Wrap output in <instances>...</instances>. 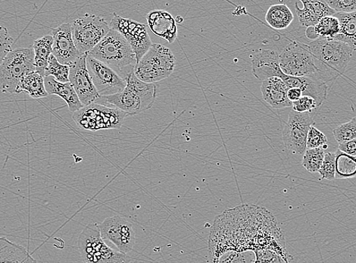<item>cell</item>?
<instances>
[{
    "label": "cell",
    "mask_w": 356,
    "mask_h": 263,
    "mask_svg": "<svg viewBox=\"0 0 356 263\" xmlns=\"http://www.w3.org/2000/svg\"><path fill=\"white\" fill-rule=\"evenodd\" d=\"M336 13H350L356 11V0H326Z\"/></svg>",
    "instance_id": "37"
},
{
    "label": "cell",
    "mask_w": 356,
    "mask_h": 263,
    "mask_svg": "<svg viewBox=\"0 0 356 263\" xmlns=\"http://www.w3.org/2000/svg\"><path fill=\"white\" fill-rule=\"evenodd\" d=\"M27 93L35 99L48 97L44 76L36 71L25 74L16 89V93Z\"/></svg>",
    "instance_id": "23"
},
{
    "label": "cell",
    "mask_w": 356,
    "mask_h": 263,
    "mask_svg": "<svg viewBox=\"0 0 356 263\" xmlns=\"http://www.w3.org/2000/svg\"><path fill=\"white\" fill-rule=\"evenodd\" d=\"M325 144H327V136L312 125L308 133L307 149L323 148Z\"/></svg>",
    "instance_id": "35"
},
{
    "label": "cell",
    "mask_w": 356,
    "mask_h": 263,
    "mask_svg": "<svg viewBox=\"0 0 356 263\" xmlns=\"http://www.w3.org/2000/svg\"><path fill=\"white\" fill-rule=\"evenodd\" d=\"M334 137L339 143H343L356 138V122L352 120L337 127L333 131Z\"/></svg>",
    "instance_id": "32"
},
{
    "label": "cell",
    "mask_w": 356,
    "mask_h": 263,
    "mask_svg": "<svg viewBox=\"0 0 356 263\" xmlns=\"http://www.w3.org/2000/svg\"><path fill=\"white\" fill-rule=\"evenodd\" d=\"M70 66L62 64L58 59L51 54L48 65L45 72V76H53L60 82L70 81Z\"/></svg>",
    "instance_id": "31"
},
{
    "label": "cell",
    "mask_w": 356,
    "mask_h": 263,
    "mask_svg": "<svg viewBox=\"0 0 356 263\" xmlns=\"http://www.w3.org/2000/svg\"><path fill=\"white\" fill-rule=\"evenodd\" d=\"M126 81V87L122 91L99 97L96 103L120 109L129 116L145 112L154 106L157 96L155 83L141 81L134 72L127 76Z\"/></svg>",
    "instance_id": "3"
},
{
    "label": "cell",
    "mask_w": 356,
    "mask_h": 263,
    "mask_svg": "<svg viewBox=\"0 0 356 263\" xmlns=\"http://www.w3.org/2000/svg\"><path fill=\"white\" fill-rule=\"evenodd\" d=\"M87 65L100 97L115 95L126 87V79L98 59L88 55Z\"/></svg>",
    "instance_id": "14"
},
{
    "label": "cell",
    "mask_w": 356,
    "mask_h": 263,
    "mask_svg": "<svg viewBox=\"0 0 356 263\" xmlns=\"http://www.w3.org/2000/svg\"><path fill=\"white\" fill-rule=\"evenodd\" d=\"M147 26L156 36L169 44H173L177 37L176 20L172 14L164 10H154L147 15Z\"/></svg>",
    "instance_id": "19"
},
{
    "label": "cell",
    "mask_w": 356,
    "mask_h": 263,
    "mask_svg": "<svg viewBox=\"0 0 356 263\" xmlns=\"http://www.w3.org/2000/svg\"><path fill=\"white\" fill-rule=\"evenodd\" d=\"M353 120L356 122V117L353 118Z\"/></svg>",
    "instance_id": "42"
},
{
    "label": "cell",
    "mask_w": 356,
    "mask_h": 263,
    "mask_svg": "<svg viewBox=\"0 0 356 263\" xmlns=\"http://www.w3.org/2000/svg\"><path fill=\"white\" fill-rule=\"evenodd\" d=\"M44 82L48 95H56L61 97L69 107L70 112L78 111L83 106L77 93H76L70 81L60 82L53 76H45Z\"/></svg>",
    "instance_id": "22"
},
{
    "label": "cell",
    "mask_w": 356,
    "mask_h": 263,
    "mask_svg": "<svg viewBox=\"0 0 356 263\" xmlns=\"http://www.w3.org/2000/svg\"><path fill=\"white\" fill-rule=\"evenodd\" d=\"M79 250L83 262L121 263L133 261L127 254L108 247L101 236L98 224H90L83 229L79 237Z\"/></svg>",
    "instance_id": "7"
},
{
    "label": "cell",
    "mask_w": 356,
    "mask_h": 263,
    "mask_svg": "<svg viewBox=\"0 0 356 263\" xmlns=\"http://www.w3.org/2000/svg\"><path fill=\"white\" fill-rule=\"evenodd\" d=\"M129 116L122 110L110 106L92 103L72 113V120L83 131L120 129L125 118Z\"/></svg>",
    "instance_id": "5"
},
{
    "label": "cell",
    "mask_w": 356,
    "mask_h": 263,
    "mask_svg": "<svg viewBox=\"0 0 356 263\" xmlns=\"http://www.w3.org/2000/svg\"><path fill=\"white\" fill-rule=\"evenodd\" d=\"M88 55H81L70 66V82L83 106L95 103L100 97L88 69Z\"/></svg>",
    "instance_id": "15"
},
{
    "label": "cell",
    "mask_w": 356,
    "mask_h": 263,
    "mask_svg": "<svg viewBox=\"0 0 356 263\" xmlns=\"http://www.w3.org/2000/svg\"><path fill=\"white\" fill-rule=\"evenodd\" d=\"M71 24L74 45L81 55L88 54L111 29L103 17L92 14L79 17Z\"/></svg>",
    "instance_id": "9"
},
{
    "label": "cell",
    "mask_w": 356,
    "mask_h": 263,
    "mask_svg": "<svg viewBox=\"0 0 356 263\" xmlns=\"http://www.w3.org/2000/svg\"><path fill=\"white\" fill-rule=\"evenodd\" d=\"M336 152L335 180H351L356 177V157L340 150Z\"/></svg>",
    "instance_id": "28"
},
{
    "label": "cell",
    "mask_w": 356,
    "mask_h": 263,
    "mask_svg": "<svg viewBox=\"0 0 356 263\" xmlns=\"http://www.w3.org/2000/svg\"><path fill=\"white\" fill-rule=\"evenodd\" d=\"M302 96V91L298 88H291L288 89L287 97L292 103L293 102L299 99Z\"/></svg>",
    "instance_id": "40"
},
{
    "label": "cell",
    "mask_w": 356,
    "mask_h": 263,
    "mask_svg": "<svg viewBox=\"0 0 356 263\" xmlns=\"http://www.w3.org/2000/svg\"><path fill=\"white\" fill-rule=\"evenodd\" d=\"M287 87L285 82L278 77H271L262 81L261 92L262 98L271 107L282 109L292 107V102L287 97Z\"/></svg>",
    "instance_id": "20"
},
{
    "label": "cell",
    "mask_w": 356,
    "mask_h": 263,
    "mask_svg": "<svg viewBox=\"0 0 356 263\" xmlns=\"http://www.w3.org/2000/svg\"><path fill=\"white\" fill-rule=\"evenodd\" d=\"M89 56L112 67L122 78L134 72L137 58L128 40L121 33L111 29Z\"/></svg>",
    "instance_id": "4"
},
{
    "label": "cell",
    "mask_w": 356,
    "mask_h": 263,
    "mask_svg": "<svg viewBox=\"0 0 356 263\" xmlns=\"http://www.w3.org/2000/svg\"><path fill=\"white\" fill-rule=\"evenodd\" d=\"M341 23V31L334 38L348 45L356 51V11L350 13H335Z\"/></svg>",
    "instance_id": "27"
},
{
    "label": "cell",
    "mask_w": 356,
    "mask_h": 263,
    "mask_svg": "<svg viewBox=\"0 0 356 263\" xmlns=\"http://www.w3.org/2000/svg\"><path fill=\"white\" fill-rule=\"evenodd\" d=\"M175 65L176 58L170 49L152 44L147 52L136 64L134 72L144 82L156 83L172 75Z\"/></svg>",
    "instance_id": "6"
},
{
    "label": "cell",
    "mask_w": 356,
    "mask_h": 263,
    "mask_svg": "<svg viewBox=\"0 0 356 263\" xmlns=\"http://www.w3.org/2000/svg\"><path fill=\"white\" fill-rule=\"evenodd\" d=\"M110 28L120 32L128 40L137 58V63L145 54L152 42L149 35L147 25L113 14Z\"/></svg>",
    "instance_id": "13"
},
{
    "label": "cell",
    "mask_w": 356,
    "mask_h": 263,
    "mask_svg": "<svg viewBox=\"0 0 356 263\" xmlns=\"http://www.w3.org/2000/svg\"><path fill=\"white\" fill-rule=\"evenodd\" d=\"M33 71L36 70L33 48L14 49L0 64V90L16 93L24 76Z\"/></svg>",
    "instance_id": "8"
},
{
    "label": "cell",
    "mask_w": 356,
    "mask_h": 263,
    "mask_svg": "<svg viewBox=\"0 0 356 263\" xmlns=\"http://www.w3.org/2000/svg\"><path fill=\"white\" fill-rule=\"evenodd\" d=\"M52 36L53 55L59 63L72 65L81 55L74 45L71 23H63L53 29Z\"/></svg>",
    "instance_id": "16"
},
{
    "label": "cell",
    "mask_w": 356,
    "mask_h": 263,
    "mask_svg": "<svg viewBox=\"0 0 356 263\" xmlns=\"http://www.w3.org/2000/svg\"><path fill=\"white\" fill-rule=\"evenodd\" d=\"M14 39L10 35L8 29L0 25V64L6 56L13 51Z\"/></svg>",
    "instance_id": "34"
},
{
    "label": "cell",
    "mask_w": 356,
    "mask_h": 263,
    "mask_svg": "<svg viewBox=\"0 0 356 263\" xmlns=\"http://www.w3.org/2000/svg\"><path fill=\"white\" fill-rule=\"evenodd\" d=\"M325 149H307L303 155L302 166L310 173H318L325 159Z\"/></svg>",
    "instance_id": "30"
},
{
    "label": "cell",
    "mask_w": 356,
    "mask_h": 263,
    "mask_svg": "<svg viewBox=\"0 0 356 263\" xmlns=\"http://www.w3.org/2000/svg\"><path fill=\"white\" fill-rule=\"evenodd\" d=\"M252 72L254 77L262 81L271 77H281L284 74L279 63V54L275 50L260 49L252 56Z\"/></svg>",
    "instance_id": "17"
},
{
    "label": "cell",
    "mask_w": 356,
    "mask_h": 263,
    "mask_svg": "<svg viewBox=\"0 0 356 263\" xmlns=\"http://www.w3.org/2000/svg\"><path fill=\"white\" fill-rule=\"evenodd\" d=\"M53 45L54 38L52 35H46L33 42V49L35 52V70L44 77H45L49 57L53 54Z\"/></svg>",
    "instance_id": "25"
},
{
    "label": "cell",
    "mask_w": 356,
    "mask_h": 263,
    "mask_svg": "<svg viewBox=\"0 0 356 263\" xmlns=\"http://www.w3.org/2000/svg\"><path fill=\"white\" fill-rule=\"evenodd\" d=\"M315 99L309 96L302 95L299 99L293 102L292 109L298 113H311L317 109Z\"/></svg>",
    "instance_id": "36"
},
{
    "label": "cell",
    "mask_w": 356,
    "mask_h": 263,
    "mask_svg": "<svg viewBox=\"0 0 356 263\" xmlns=\"http://www.w3.org/2000/svg\"><path fill=\"white\" fill-rule=\"evenodd\" d=\"M98 227L102 237L113 243L118 250L127 255L133 250L136 233L129 221L120 216H113L106 218Z\"/></svg>",
    "instance_id": "12"
},
{
    "label": "cell",
    "mask_w": 356,
    "mask_h": 263,
    "mask_svg": "<svg viewBox=\"0 0 356 263\" xmlns=\"http://www.w3.org/2000/svg\"><path fill=\"white\" fill-rule=\"evenodd\" d=\"M339 150L345 154L356 157V138L339 143Z\"/></svg>",
    "instance_id": "39"
},
{
    "label": "cell",
    "mask_w": 356,
    "mask_h": 263,
    "mask_svg": "<svg viewBox=\"0 0 356 263\" xmlns=\"http://www.w3.org/2000/svg\"><path fill=\"white\" fill-rule=\"evenodd\" d=\"M336 172V152H327L318 173L320 180L334 181Z\"/></svg>",
    "instance_id": "33"
},
{
    "label": "cell",
    "mask_w": 356,
    "mask_h": 263,
    "mask_svg": "<svg viewBox=\"0 0 356 263\" xmlns=\"http://www.w3.org/2000/svg\"><path fill=\"white\" fill-rule=\"evenodd\" d=\"M314 123L309 113H298L292 109L282 132L285 148L295 154L303 156L307 149L308 133Z\"/></svg>",
    "instance_id": "11"
},
{
    "label": "cell",
    "mask_w": 356,
    "mask_h": 263,
    "mask_svg": "<svg viewBox=\"0 0 356 263\" xmlns=\"http://www.w3.org/2000/svg\"><path fill=\"white\" fill-rule=\"evenodd\" d=\"M211 261L218 262L228 252L274 250L285 262L293 260L286 251L285 237L276 218L266 208L241 205L218 216L209 236Z\"/></svg>",
    "instance_id": "1"
},
{
    "label": "cell",
    "mask_w": 356,
    "mask_h": 263,
    "mask_svg": "<svg viewBox=\"0 0 356 263\" xmlns=\"http://www.w3.org/2000/svg\"><path fill=\"white\" fill-rule=\"evenodd\" d=\"M26 248L6 237H0V262H35Z\"/></svg>",
    "instance_id": "24"
},
{
    "label": "cell",
    "mask_w": 356,
    "mask_h": 263,
    "mask_svg": "<svg viewBox=\"0 0 356 263\" xmlns=\"http://www.w3.org/2000/svg\"><path fill=\"white\" fill-rule=\"evenodd\" d=\"M255 254V262H285L282 256L271 250H264L254 253Z\"/></svg>",
    "instance_id": "38"
},
{
    "label": "cell",
    "mask_w": 356,
    "mask_h": 263,
    "mask_svg": "<svg viewBox=\"0 0 356 263\" xmlns=\"http://www.w3.org/2000/svg\"><path fill=\"white\" fill-rule=\"evenodd\" d=\"M293 19L294 15L291 8L284 3L270 6L266 15V22L276 30L287 29Z\"/></svg>",
    "instance_id": "26"
},
{
    "label": "cell",
    "mask_w": 356,
    "mask_h": 263,
    "mask_svg": "<svg viewBox=\"0 0 356 263\" xmlns=\"http://www.w3.org/2000/svg\"><path fill=\"white\" fill-rule=\"evenodd\" d=\"M280 78L285 82L288 88H300L302 95L315 99L318 108L323 104L327 99L328 88L327 83L321 79L305 76L296 77L284 73Z\"/></svg>",
    "instance_id": "18"
},
{
    "label": "cell",
    "mask_w": 356,
    "mask_h": 263,
    "mask_svg": "<svg viewBox=\"0 0 356 263\" xmlns=\"http://www.w3.org/2000/svg\"><path fill=\"white\" fill-rule=\"evenodd\" d=\"M303 7L295 4L296 14L303 27L314 26L325 16L334 15L335 11L330 8L326 0H300Z\"/></svg>",
    "instance_id": "21"
},
{
    "label": "cell",
    "mask_w": 356,
    "mask_h": 263,
    "mask_svg": "<svg viewBox=\"0 0 356 263\" xmlns=\"http://www.w3.org/2000/svg\"><path fill=\"white\" fill-rule=\"evenodd\" d=\"M318 69V79L334 81L344 74L353 54L350 46L341 40L319 38L307 45Z\"/></svg>",
    "instance_id": "2"
},
{
    "label": "cell",
    "mask_w": 356,
    "mask_h": 263,
    "mask_svg": "<svg viewBox=\"0 0 356 263\" xmlns=\"http://www.w3.org/2000/svg\"><path fill=\"white\" fill-rule=\"evenodd\" d=\"M306 36L308 39L312 40H315L319 38L316 31L315 26L307 27V29L306 31Z\"/></svg>",
    "instance_id": "41"
},
{
    "label": "cell",
    "mask_w": 356,
    "mask_h": 263,
    "mask_svg": "<svg viewBox=\"0 0 356 263\" xmlns=\"http://www.w3.org/2000/svg\"><path fill=\"white\" fill-rule=\"evenodd\" d=\"M319 38L332 39L341 31V23L336 15H327L314 25Z\"/></svg>",
    "instance_id": "29"
},
{
    "label": "cell",
    "mask_w": 356,
    "mask_h": 263,
    "mask_svg": "<svg viewBox=\"0 0 356 263\" xmlns=\"http://www.w3.org/2000/svg\"><path fill=\"white\" fill-rule=\"evenodd\" d=\"M279 63L287 75L318 79V69L307 45L293 42L287 45L279 55Z\"/></svg>",
    "instance_id": "10"
}]
</instances>
